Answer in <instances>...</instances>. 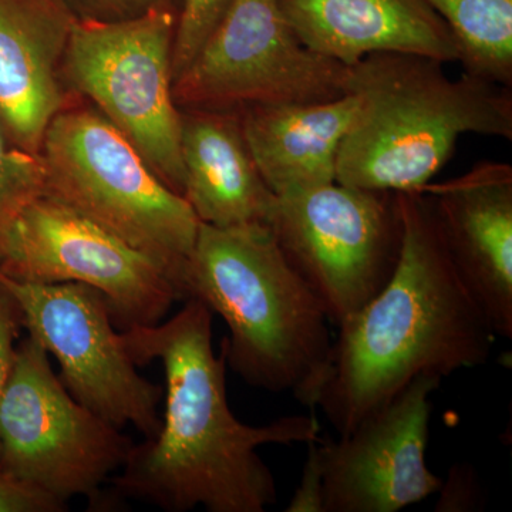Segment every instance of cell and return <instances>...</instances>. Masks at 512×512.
I'll list each match as a JSON object with an SVG mask.
<instances>
[{
  "mask_svg": "<svg viewBox=\"0 0 512 512\" xmlns=\"http://www.w3.org/2000/svg\"><path fill=\"white\" fill-rule=\"evenodd\" d=\"M212 313L185 299L173 318L121 332L137 366L158 360L165 377V413L156 439L134 444L113 478L117 498L146 501L168 512H264L278 500L266 444L319 439L315 417L289 416L262 427L241 423L227 400V355L212 348Z\"/></svg>",
  "mask_w": 512,
  "mask_h": 512,
  "instance_id": "cell-1",
  "label": "cell"
},
{
  "mask_svg": "<svg viewBox=\"0 0 512 512\" xmlns=\"http://www.w3.org/2000/svg\"><path fill=\"white\" fill-rule=\"evenodd\" d=\"M399 264L386 286L338 326L316 406L348 434L420 375L484 365L495 335L458 276L424 191L397 192Z\"/></svg>",
  "mask_w": 512,
  "mask_h": 512,
  "instance_id": "cell-2",
  "label": "cell"
},
{
  "mask_svg": "<svg viewBox=\"0 0 512 512\" xmlns=\"http://www.w3.org/2000/svg\"><path fill=\"white\" fill-rule=\"evenodd\" d=\"M227 323V366L251 386L316 406L328 375L329 319L268 224H200L181 281Z\"/></svg>",
  "mask_w": 512,
  "mask_h": 512,
  "instance_id": "cell-3",
  "label": "cell"
},
{
  "mask_svg": "<svg viewBox=\"0 0 512 512\" xmlns=\"http://www.w3.org/2000/svg\"><path fill=\"white\" fill-rule=\"evenodd\" d=\"M356 111L340 144L336 181L373 191H421L464 134L512 140L511 87L450 79L444 63L373 53L348 66Z\"/></svg>",
  "mask_w": 512,
  "mask_h": 512,
  "instance_id": "cell-4",
  "label": "cell"
},
{
  "mask_svg": "<svg viewBox=\"0 0 512 512\" xmlns=\"http://www.w3.org/2000/svg\"><path fill=\"white\" fill-rule=\"evenodd\" d=\"M40 160L43 191L153 259L183 295L181 281L201 222L93 104L82 99L57 114Z\"/></svg>",
  "mask_w": 512,
  "mask_h": 512,
  "instance_id": "cell-5",
  "label": "cell"
},
{
  "mask_svg": "<svg viewBox=\"0 0 512 512\" xmlns=\"http://www.w3.org/2000/svg\"><path fill=\"white\" fill-rule=\"evenodd\" d=\"M178 16L173 10L123 20L77 16L63 76L69 89L93 104L183 197L181 110L173 93Z\"/></svg>",
  "mask_w": 512,
  "mask_h": 512,
  "instance_id": "cell-6",
  "label": "cell"
},
{
  "mask_svg": "<svg viewBox=\"0 0 512 512\" xmlns=\"http://www.w3.org/2000/svg\"><path fill=\"white\" fill-rule=\"evenodd\" d=\"M269 227L339 326L392 279L403 245L397 192L335 183L276 197Z\"/></svg>",
  "mask_w": 512,
  "mask_h": 512,
  "instance_id": "cell-7",
  "label": "cell"
},
{
  "mask_svg": "<svg viewBox=\"0 0 512 512\" xmlns=\"http://www.w3.org/2000/svg\"><path fill=\"white\" fill-rule=\"evenodd\" d=\"M134 443L77 402L53 372L49 353L23 339L0 400V473L67 503L87 497L126 463Z\"/></svg>",
  "mask_w": 512,
  "mask_h": 512,
  "instance_id": "cell-8",
  "label": "cell"
},
{
  "mask_svg": "<svg viewBox=\"0 0 512 512\" xmlns=\"http://www.w3.org/2000/svg\"><path fill=\"white\" fill-rule=\"evenodd\" d=\"M346 77L348 66L299 39L278 0H232L173 93L180 110L239 113L339 99Z\"/></svg>",
  "mask_w": 512,
  "mask_h": 512,
  "instance_id": "cell-9",
  "label": "cell"
},
{
  "mask_svg": "<svg viewBox=\"0 0 512 512\" xmlns=\"http://www.w3.org/2000/svg\"><path fill=\"white\" fill-rule=\"evenodd\" d=\"M0 274L35 284H82L106 298L114 325L163 322L183 301L157 262L42 191L0 228Z\"/></svg>",
  "mask_w": 512,
  "mask_h": 512,
  "instance_id": "cell-10",
  "label": "cell"
},
{
  "mask_svg": "<svg viewBox=\"0 0 512 512\" xmlns=\"http://www.w3.org/2000/svg\"><path fill=\"white\" fill-rule=\"evenodd\" d=\"M22 315V326L60 365L67 392L113 426L131 424L144 439L161 429L163 389L137 372L106 298L74 282L35 284L0 274Z\"/></svg>",
  "mask_w": 512,
  "mask_h": 512,
  "instance_id": "cell-11",
  "label": "cell"
},
{
  "mask_svg": "<svg viewBox=\"0 0 512 512\" xmlns=\"http://www.w3.org/2000/svg\"><path fill=\"white\" fill-rule=\"evenodd\" d=\"M441 377L420 375L338 440H318L323 512H397L439 493L427 467L431 394Z\"/></svg>",
  "mask_w": 512,
  "mask_h": 512,
  "instance_id": "cell-12",
  "label": "cell"
},
{
  "mask_svg": "<svg viewBox=\"0 0 512 512\" xmlns=\"http://www.w3.org/2000/svg\"><path fill=\"white\" fill-rule=\"evenodd\" d=\"M458 276L497 338H512V167L481 161L466 174L426 185Z\"/></svg>",
  "mask_w": 512,
  "mask_h": 512,
  "instance_id": "cell-13",
  "label": "cell"
},
{
  "mask_svg": "<svg viewBox=\"0 0 512 512\" xmlns=\"http://www.w3.org/2000/svg\"><path fill=\"white\" fill-rule=\"evenodd\" d=\"M76 19L67 0H0V126L32 156L57 114L82 100L63 76Z\"/></svg>",
  "mask_w": 512,
  "mask_h": 512,
  "instance_id": "cell-14",
  "label": "cell"
},
{
  "mask_svg": "<svg viewBox=\"0 0 512 512\" xmlns=\"http://www.w3.org/2000/svg\"><path fill=\"white\" fill-rule=\"evenodd\" d=\"M306 46L353 66L373 53H407L457 63L450 30L426 0H278Z\"/></svg>",
  "mask_w": 512,
  "mask_h": 512,
  "instance_id": "cell-15",
  "label": "cell"
},
{
  "mask_svg": "<svg viewBox=\"0 0 512 512\" xmlns=\"http://www.w3.org/2000/svg\"><path fill=\"white\" fill-rule=\"evenodd\" d=\"M185 201L202 224H268L276 197L251 156L238 111L181 110Z\"/></svg>",
  "mask_w": 512,
  "mask_h": 512,
  "instance_id": "cell-16",
  "label": "cell"
},
{
  "mask_svg": "<svg viewBox=\"0 0 512 512\" xmlns=\"http://www.w3.org/2000/svg\"><path fill=\"white\" fill-rule=\"evenodd\" d=\"M355 111L350 94L239 111L251 156L275 197L335 183L340 144Z\"/></svg>",
  "mask_w": 512,
  "mask_h": 512,
  "instance_id": "cell-17",
  "label": "cell"
},
{
  "mask_svg": "<svg viewBox=\"0 0 512 512\" xmlns=\"http://www.w3.org/2000/svg\"><path fill=\"white\" fill-rule=\"evenodd\" d=\"M446 23L464 74L512 86V0H426Z\"/></svg>",
  "mask_w": 512,
  "mask_h": 512,
  "instance_id": "cell-18",
  "label": "cell"
},
{
  "mask_svg": "<svg viewBox=\"0 0 512 512\" xmlns=\"http://www.w3.org/2000/svg\"><path fill=\"white\" fill-rule=\"evenodd\" d=\"M43 187L45 170L40 157L12 146L0 126V228L39 195Z\"/></svg>",
  "mask_w": 512,
  "mask_h": 512,
  "instance_id": "cell-19",
  "label": "cell"
},
{
  "mask_svg": "<svg viewBox=\"0 0 512 512\" xmlns=\"http://www.w3.org/2000/svg\"><path fill=\"white\" fill-rule=\"evenodd\" d=\"M232 0H184L173 50L174 80L183 73L224 16Z\"/></svg>",
  "mask_w": 512,
  "mask_h": 512,
  "instance_id": "cell-20",
  "label": "cell"
},
{
  "mask_svg": "<svg viewBox=\"0 0 512 512\" xmlns=\"http://www.w3.org/2000/svg\"><path fill=\"white\" fill-rule=\"evenodd\" d=\"M79 18L123 20L151 10H173L180 15L184 0H67Z\"/></svg>",
  "mask_w": 512,
  "mask_h": 512,
  "instance_id": "cell-21",
  "label": "cell"
},
{
  "mask_svg": "<svg viewBox=\"0 0 512 512\" xmlns=\"http://www.w3.org/2000/svg\"><path fill=\"white\" fill-rule=\"evenodd\" d=\"M440 500L436 511H476L483 505V493L477 474L468 464H457L448 473V480L441 483Z\"/></svg>",
  "mask_w": 512,
  "mask_h": 512,
  "instance_id": "cell-22",
  "label": "cell"
},
{
  "mask_svg": "<svg viewBox=\"0 0 512 512\" xmlns=\"http://www.w3.org/2000/svg\"><path fill=\"white\" fill-rule=\"evenodd\" d=\"M67 503L0 473V512H63Z\"/></svg>",
  "mask_w": 512,
  "mask_h": 512,
  "instance_id": "cell-23",
  "label": "cell"
},
{
  "mask_svg": "<svg viewBox=\"0 0 512 512\" xmlns=\"http://www.w3.org/2000/svg\"><path fill=\"white\" fill-rule=\"evenodd\" d=\"M22 328V315L15 299L0 285V400L12 373L16 356V339Z\"/></svg>",
  "mask_w": 512,
  "mask_h": 512,
  "instance_id": "cell-24",
  "label": "cell"
},
{
  "mask_svg": "<svg viewBox=\"0 0 512 512\" xmlns=\"http://www.w3.org/2000/svg\"><path fill=\"white\" fill-rule=\"evenodd\" d=\"M318 440L309 441L308 458L298 490L289 503L288 512H323V471Z\"/></svg>",
  "mask_w": 512,
  "mask_h": 512,
  "instance_id": "cell-25",
  "label": "cell"
}]
</instances>
